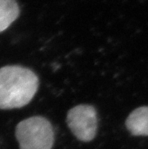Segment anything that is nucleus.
<instances>
[{
	"mask_svg": "<svg viewBox=\"0 0 148 149\" xmlns=\"http://www.w3.org/2000/svg\"><path fill=\"white\" fill-rule=\"evenodd\" d=\"M15 137L20 149H51L54 143V130L45 117L34 116L17 125Z\"/></svg>",
	"mask_w": 148,
	"mask_h": 149,
	"instance_id": "2",
	"label": "nucleus"
},
{
	"mask_svg": "<svg viewBox=\"0 0 148 149\" xmlns=\"http://www.w3.org/2000/svg\"><path fill=\"white\" fill-rule=\"evenodd\" d=\"M39 78L32 70L21 65L0 68V110L21 108L28 104L39 88Z\"/></svg>",
	"mask_w": 148,
	"mask_h": 149,
	"instance_id": "1",
	"label": "nucleus"
},
{
	"mask_svg": "<svg viewBox=\"0 0 148 149\" xmlns=\"http://www.w3.org/2000/svg\"><path fill=\"white\" fill-rule=\"evenodd\" d=\"M19 15L20 7L16 0H0V33L7 30Z\"/></svg>",
	"mask_w": 148,
	"mask_h": 149,
	"instance_id": "5",
	"label": "nucleus"
},
{
	"mask_svg": "<svg viewBox=\"0 0 148 149\" xmlns=\"http://www.w3.org/2000/svg\"><path fill=\"white\" fill-rule=\"evenodd\" d=\"M126 127L132 136H148V106L134 110L126 119Z\"/></svg>",
	"mask_w": 148,
	"mask_h": 149,
	"instance_id": "4",
	"label": "nucleus"
},
{
	"mask_svg": "<svg viewBox=\"0 0 148 149\" xmlns=\"http://www.w3.org/2000/svg\"><path fill=\"white\" fill-rule=\"evenodd\" d=\"M67 123L74 136L79 141L91 142L95 138L98 128V113L90 104H79L69 110Z\"/></svg>",
	"mask_w": 148,
	"mask_h": 149,
	"instance_id": "3",
	"label": "nucleus"
}]
</instances>
